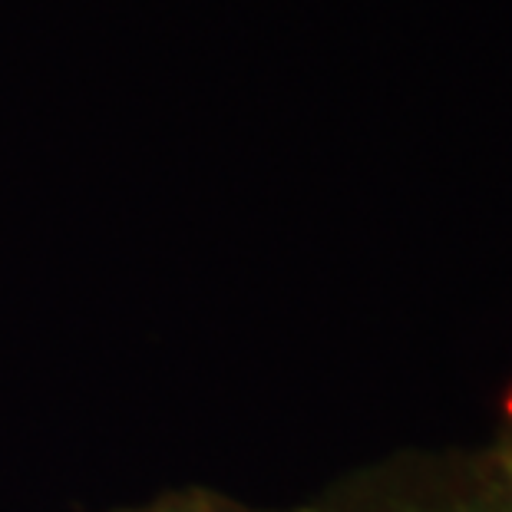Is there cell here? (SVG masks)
I'll return each mask as SVG.
<instances>
[{"label": "cell", "instance_id": "obj_1", "mask_svg": "<svg viewBox=\"0 0 512 512\" xmlns=\"http://www.w3.org/2000/svg\"><path fill=\"white\" fill-rule=\"evenodd\" d=\"M304 512H483L466 493L423 466H397L347 486L318 509Z\"/></svg>", "mask_w": 512, "mask_h": 512}, {"label": "cell", "instance_id": "obj_2", "mask_svg": "<svg viewBox=\"0 0 512 512\" xmlns=\"http://www.w3.org/2000/svg\"><path fill=\"white\" fill-rule=\"evenodd\" d=\"M113 512H268V509L248 506L242 499L228 496L215 486H172L143 499V503H133Z\"/></svg>", "mask_w": 512, "mask_h": 512}, {"label": "cell", "instance_id": "obj_3", "mask_svg": "<svg viewBox=\"0 0 512 512\" xmlns=\"http://www.w3.org/2000/svg\"><path fill=\"white\" fill-rule=\"evenodd\" d=\"M509 413H512V397H509Z\"/></svg>", "mask_w": 512, "mask_h": 512}]
</instances>
